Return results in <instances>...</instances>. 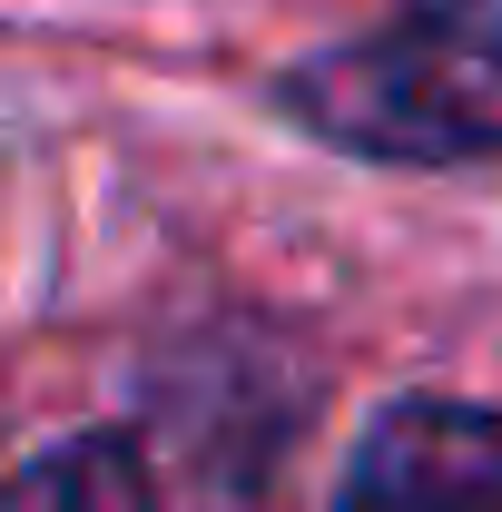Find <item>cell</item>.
Masks as SVG:
<instances>
[{"instance_id":"1","label":"cell","mask_w":502,"mask_h":512,"mask_svg":"<svg viewBox=\"0 0 502 512\" xmlns=\"http://www.w3.org/2000/svg\"><path fill=\"white\" fill-rule=\"evenodd\" d=\"M286 119L384 168L502 158V0H404L365 40L286 69Z\"/></svg>"},{"instance_id":"2","label":"cell","mask_w":502,"mask_h":512,"mask_svg":"<svg viewBox=\"0 0 502 512\" xmlns=\"http://www.w3.org/2000/svg\"><path fill=\"white\" fill-rule=\"evenodd\" d=\"M335 512H502V414L463 394H404L365 424Z\"/></svg>"},{"instance_id":"3","label":"cell","mask_w":502,"mask_h":512,"mask_svg":"<svg viewBox=\"0 0 502 512\" xmlns=\"http://www.w3.org/2000/svg\"><path fill=\"white\" fill-rule=\"evenodd\" d=\"M10 512H158V493H148V463L119 434H79V444H50L20 473Z\"/></svg>"}]
</instances>
